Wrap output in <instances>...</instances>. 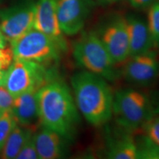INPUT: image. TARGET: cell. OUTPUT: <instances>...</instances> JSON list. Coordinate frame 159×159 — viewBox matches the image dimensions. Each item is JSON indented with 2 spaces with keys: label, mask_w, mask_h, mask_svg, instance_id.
Returning <instances> with one entry per match:
<instances>
[{
  "label": "cell",
  "mask_w": 159,
  "mask_h": 159,
  "mask_svg": "<svg viewBox=\"0 0 159 159\" xmlns=\"http://www.w3.org/2000/svg\"><path fill=\"white\" fill-rule=\"evenodd\" d=\"M16 159H38V155L36 146H35L34 134L24 144L21 149L19 154L17 155Z\"/></svg>",
  "instance_id": "44dd1931"
},
{
  "label": "cell",
  "mask_w": 159,
  "mask_h": 159,
  "mask_svg": "<svg viewBox=\"0 0 159 159\" xmlns=\"http://www.w3.org/2000/svg\"><path fill=\"white\" fill-rule=\"evenodd\" d=\"M130 132L111 140L107 148V157L111 159H139L136 142Z\"/></svg>",
  "instance_id": "9a60e30c"
},
{
  "label": "cell",
  "mask_w": 159,
  "mask_h": 159,
  "mask_svg": "<svg viewBox=\"0 0 159 159\" xmlns=\"http://www.w3.org/2000/svg\"><path fill=\"white\" fill-rule=\"evenodd\" d=\"M72 53L75 62L84 70L107 81L115 80L118 76L116 64L97 33H83L73 44Z\"/></svg>",
  "instance_id": "277c9868"
},
{
  "label": "cell",
  "mask_w": 159,
  "mask_h": 159,
  "mask_svg": "<svg viewBox=\"0 0 159 159\" xmlns=\"http://www.w3.org/2000/svg\"><path fill=\"white\" fill-rule=\"evenodd\" d=\"M53 80V72L46 65L24 60H13L7 70L5 86L16 97L30 91H38Z\"/></svg>",
  "instance_id": "5b68a950"
},
{
  "label": "cell",
  "mask_w": 159,
  "mask_h": 159,
  "mask_svg": "<svg viewBox=\"0 0 159 159\" xmlns=\"http://www.w3.org/2000/svg\"><path fill=\"white\" fill-rule=\"evenodd\" d=\"M148 25L154 47L159 48V0L149 7Z\"/></svg>",
  "instance_id": "d6986e66"
},
{
  "label": "cell",
  "mask_w": 159,
  "mask_h": 159,
  "mask_svg": "<svg viewBox=\"0 0 159 159\" xmlns=\"http://www.w3.org/2000/svg\"><path fill=\"white\" fill-rule=\"evenodd\" d=\"M17 124L11 109L2 111L0 116V152L11 131Z\"/></svg>",
  "instance_id": "ac0fdd59"
},
{
  "label": "cell",
  "mask_w": 159,
  "mask_h": 159,
  "mask_svg": "<svg viewBox=\"0 0 159 159\" xmlns=\"http://www.w3.org/2000/svg\"><path fill=\"white\" fill-rule=\"evenodd\" d=\"M138 148L139 159H159V146L146 136L135 139Z\"/></svg>",
  "instance_id": "e0dca14e"
},
{
  "label": "cell",
  "mask_w": 159,
  "mask_h": 159,
  "mask_svg": "<svg viewBox=\"0 0 159 159\" xmlns=\"http://www.w3.org/2000/svg\"><path fill=\"white\" fill-rule=\"evenodd\" d=\"M13 60H24L47 65L56 62L62 49L49 35L32 29L11 43Z\"/></svg>",
  "instance_id": "8992f818"
},
{
  "label": "cell",
  "mask_w": 159,
  "mask_h": 159,
  "mask_svg": "<svg viewBox=\"0 0 159 159\" xmlns=\"http://www.w3.org/2000/svg\"><path fill=\"white\" fill-rule=\"evenodd\" d=\"M6 43H7V40H6L5 37L2 33L1 30H0V48H4L6 47Z\"/></svg>",
  "instance_id": "484cf974"
},
{
  "label": "cell",
  "mask_w": 159,
  "mask_h": 159,
  "mask_svg": "<svg viewBox=\"0 0 159 159\" xmlns=\"http://www.w3.org/2000/svg\"><path fill=\"white\" fill-rule=\"evenodd\" d=\"M33 28L55 40L63 52L67 50V42L57 19L56 0H38Z\"/></svg>",
  "instance_id": "8fae6325"
},
{
  "label": "cell",
  "mask_w": 159,
  "mask_h": 159,
  "mask_svg": "<svg viewBox=\"0 0 159 159\" xmlns=\"http://www.w3.org/2000/svg\"><path fill=\"white\" fill-rule=\"evenodd\" d=\"M130 5L136 9H144L150 7L157 0H128Z\"/></svg>",
  "instance_id": "cb8c5ba5"
},
{
  "label": "cell",
  "mask_w": 159,
  "mask_h": 159,
  "mask_svg": "<svg viewBox=\"0 0 159 159\" xmlns=\"http://www.w3.org/2000/svg\"><path fill=\"white\" fill-rule=\"evenodd\" d=\"M13 97L5 86H0V110L11 109L13 102Z\"/></svg>",
  "instance_id": "603a6c76"
},
{
  "label": "cell",
  "mask_w": 159,
  "mask_h": 159,
  "mask_svg": "<svg viewBox=\"0 0 159 159\" xmlns=\"http://www.w3.org/2000/svg\"><path fill=\"white\" fill-rule=\"evenodd\" d=\"M71 84L77 109L89 124L99 127L110 121L114 94L106 80L83 70L72 75Z\"/></svg>",
  "instance_id": "7a4b0ae2"
},
{
  "label": "cell",
  "mask_w": 159,
  "mask_h": 159,
  "mask_svg": "<svg viewBox=\"0 0 159 159\" xmlns=\"http://www.w3.org/2000/svg\"><path fill=\"white\" fill-rule=\"evenodd\" d=\"M34 139L40 159L61 158L66 155L69 139L54 130L43 127L34 134Z\"/></svg>",
  "instance_id": "4fadbf2b"
},
{
  "label": "cell",
  "mask_w": 159,
  "mask_h": 159,
  "mask_svg": "<svg viewBox=\"0 0 159 159\" xmlns=\"http://www.w3.org/2000/svg\"><path fill=\"white\" fill-rule=\"evenodd\" d=\"M126 21L130 57L150 52L154 44L147 21L135 15L129 16Z\"/></svg>",
  "instance_id": "7c38bea8"
},
{
  "label": "cell",
  "mask_w": 159,
  "mask_h": 159,
  "mask_svg": "<svg viewBox=\"0 0 159 159\" xmlns=\"http://www.w3.org/2000/svg\"><path fill=\"white\" fill-rule=\"evenodd\" d=\"M155 111L149 97L134 89H123L114 95L113 115L120 128L132 132L154 117Z\"/></svg>",
  "instance_id": "3957f363"
},
{
  "label": "cell",
  "mask_w": 159,
  "mask_h": 159,
  "mask_svg": "<svg viewBox=\"0 0 159 159\" xmlns=\"http://www.w3.org/2000/svg\"><path fill=\"white\" fill-rule=\"evenodd\" d=\"M33 135V128L17 124L6 141L4 148L0 152V158L4 159L16 158L24 144Z\"/></svg>",
  "instance_id": "2e32d148"
},
{
  "label": "cell",
  "mask_w": 159,
  "mask_h": 159,
  "mask_svg": "<svg viewBox=\"0 0 159 159\" xmlns=\"http://www.w3.org/2000/svg\"><path fill=\"white\" fill-rule=\"evenodd\" d=\"M144 134L159 146V116L152 117L143 125Z\"/></svg>",
  "instance_id": "ffe728a7"
},
{
  "label": "cell",
  "mask_w": 159,
  "mask_h": 159,
  "mask_svg": "<svg viewBox=\"0 0 159 159\" xmlns=\"http://www.w3.org/2000/svg\"><path fill=\"white\" fill-rule=\"evenodd\" d=\"M2 111H3L0 110V116H1V114H2Z\"/></svg>",
  "instance_id": "83f0119b"
},
{
  "label": "cell",
  "mask_w": 159,
  "mask_h": 159,
  "mask_svg": "<svg viewBox=\"0 0 159 159\" xmlns=\"http://www.w3.org/2000/svg\"><path fill=\"white\" fill-rule=\"evenodd\" d=\"M11 110L18 124L33 128V125L39 122L37 91H30L16 97Z\"/></svg>",
  "instance_id": "5bb4252c"
},
{
  "label": "cell",
  "mask_w": 159,
  "mask_h": 159,
  "mask_svg": "<svg viewBox=\"0 0 159 159\" xmlns=\"http://www.w3.org/2000/svg\"><path fill=\"white\" fill-rule=\"evenodd\" d=\"M35 3L27 1L0 10V30L7 41L13 43L33 29Z\"/></svg>",
  "instance_id": "52a82bcc"
},
{
  "label": "cell",
  "mask_w": 159,
  "mask_h": 159,
  "mask_svg": "<svg viewBox=\"0 0 159 159\" xmlns=\"http://www.w3.org/2000/svg\"><path fill=\"white\" fill-rule=\"evenodd\" d=\"M57 16L63 33L75 35L82 30L90 13V0H56Z\"/></svg>",
  "instance_id": "9c48e42d"
},
{
  "label": "cell",
  "mask_w": 159,
  "mask_h": 159,
  "mask_svg": "<svg viewBox=\"0 0 159 159\" xmlns=\"http://www.w3.org/2000/svg\"><path fill=\"white\" fill-rule=\"evenodd\" d=\"M39 122L43 128L72 139L80 121L74 97L69 86L52 80L37 91Z\"/></svg>",
  "instance_id": "6da1fadb"
},
{
  "label": "cell",
  "mask_w": 159,
  "mask_h": 159,
  "mask_svg": "<svg viewBox=\"0 0 159 159\" xmlns=\"http://www.w3.org/2000/svg\"><path fill=\"white\" fill-rule=\"evenodd\" d=\"M124 78L132 84L146 86L159 77V59L152 52L130 57L122 69Z\"/></svg>",
  "instance_id": "30bf717a"
},
{
  "label": "cell",
  "mask_w": 159,
  "mask_h": 159,
  "mask_svg": "<svg viewBox=\"0 0 159 159\" xmlns=\"http://www.w3.org/2000/svg\"><path fill=\"white\" fill-rule=\"evenodd\" d=\"M7 76V70L0 71V86H5Z\"/></svg>",
  "instance_id": "d4e9b609"
},
{
  "label": "cell",
  "mask_w": 159,
  "mask_h": 159,
  "mask_svg": "<svg viewBox=\"0 0 159 159\" xmlns=\"http://www.w3.org/2000/svg\"><path fill=\"white\" fill-rule=\"evenodd\" d=\"M114 63H124L130 58V43L127 21L118 17L109 22L99 35Z\"/></svg>",
  "instance_id": "ba28073f"
},
{
  "label": "cell",
  "mask_w": 159,
  "mask_h": 159,
  "mask_svg": "<svg viewBox=\"0 0 159 159\" xmlns=\"http://www.w3.org/2000/svg\"><path fill=\"white\" fill-rule=\"evenodd\" d=\"M99 3L102 4V5H108V4H112L119 1V0H97Z\"/></svg>",
  "instance_id": "4316f807"
},
{
  "label": "cell",
  "mask_w": 159,
  "mask_h": 159,
  "mask_svg": "<svg viewBox=\"0 0 159 159\" xmlns=\"http://www.w3.org/2000/svg\"><path fill=\"white\" fill-rule=\"evenodd\" d=\"M13 61V53L11 47L0 48V71L7 70Z\"/></svg>",
  "instance_id": "7402d4cb"
}]
</instances>
